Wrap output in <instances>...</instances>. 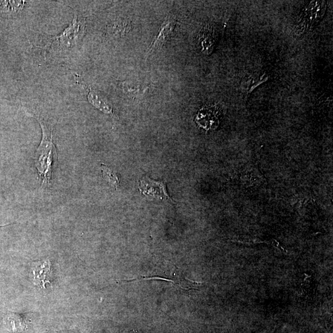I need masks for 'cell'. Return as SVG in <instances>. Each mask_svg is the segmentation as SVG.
I'll list each match as a JSON object with an SVG mask.
<instances>
[{"mask_svg": "<svg viewBox=\"0 0 333 333\" xmlns=\"http://www.w3.org/2000/svg\"><path fill=\"white\" fill-rule=\"evenodd\" d=\"M234 241L245 245H256L263 243L258 238H253L250 237H237Z\"/></svg>", "mask_w": 333, "mask_h": 333, "instance_id": "obj_13", "label": "cell"}, {"mask_svg": "<svg viewBox=\"0 0 333 333\" xmlns=\"http://www.w3.org/2000/svg\"><path fill=\"white\" fill-rule=\"evenodd\" d=\"M41 125L43 137L41 143L37 150L36 166L38 172L43 178V186L48 185L51 176L57 166V153L56 147L53 142L52 127L42 117H38Z\"/></svg>", "mask_w": 333, "mask_h": 333, "instance_id": "obj_1", "label": "cell"}, {"mask_svg": "<svg viewBox=\"0 0 333 333\" xmlns=\"http://www.w3.org/2000/svg\"><path fill=\"white\" fill-rule=\"evenodd\" d=\"M159 262H156L158 263L159 268L163 270V272L159 270L158 269L155 268L153 273L149 275V276H143L138 279H134L131 280H124L126 282H132V281L141 280L143 279L145 280H163L172 283L173 285L178 286V287L184 289V290H191V289H197L199 285H201V283L193 282V281L185 279L183 274L180 270H179L178 267L175 265H172V268L170 269V266L172 263L166 261L165 260V267L163 268L162 265L161 260Z\"/></svg>", "mask_w": 333, "mask_h": 333, "instance_id": "obj_3", "label": "cell"}, {"mask_svg": "<svg viewBox=\"0 0 333 333\" xmlns=\"http://www.w3.org/2000/svg\"><path fill=\"white\" fill-rule=\"evenodd\" d=\"M84 87L86 88V90H87L89 102L93 106L96 107L97 108L106 113V114H112V107L111 104L107 100L106 98L99 92L95 90V89L92 88L88 87L86 85Z\"/></svg>", "mask_w": 333, "mask_h": 333, "instance_id": "obj_8", "label": "cell"}, {"mask_svg": "<svg viewBox=\"0 0 333 333\" xmlns=\"http://www.w3.org/2000/svg\"><path fill=\"white\" fill-rule=\"evenodd\" d=\"M102 173L103 178L109 182L112 187L117 190L119 187V180H118L116 173L113 172L108 167L102 166Z\"/></svg>", "mask_w": 333, "mask_h": 333, "instance_id": "obj_12", "label": "cell"}, {"mask_svg": "<svg viewBox=\"0 0 333 333\" xmlns=\"http://www.w3.org/2000/svg\"><path fill=\"white\" fill-rule=\"evenodd\" d=\"M315 293V281L311 275L304 274L299 289L298 297L301 300L311 301L314 297Z\"/></svg>", "mask_w": 333, "mask_h": 333, "instance_id": "obj_10", "label": "cell"}, {"mask_svg": "<svg viewBox=\"0 0 333 333\" xmlns=\"http://www.w3.org/2000/svg\"><path fill=\"white\" fill-rule=\"evenodd\" d=\"M175 21L172 17H169L163 22L161 25L160 31L159 32L158 36L153 40L152 45L149 46L148 50L147 51L146 57L149 56L153 51L156 49L161 47L167 40L169 39L175 27Z\"/></svg>", "mask_w": 333, "mask_h": 333, "instance_id": "obj_5", "label": "cell"}, {"mask_svg": "<svg viewBox=\"0 0 333 333\" xmlns=\"http://www.w3.org/2000/svg\"><path fill=\"white\" fill-rule=\"evenodd\" d=\"M267 80L265 75L260 77H256L253 75L246 76L242 80L241 87L243 93L247 95L252 92L255 88L259 85L260 83L264 82Z\"/></svg>", "mask_w": 333, "mask_h": 333, "instance_id": "obj_11", "label": "cell"}, {"mask_svg": "<svg viewBox=\"0 0 333 333\" xmlns=\"http://www.w3.org/2000/svg\"><path fill=\"white\" fill-rule=\"evenodd\" d=\"M33 270L34 282H36V285H40L42 288H45L46 284L50 283L51 285L50 282L51 270L50 260H45V262L42 263L41 265H39V263H37L36 265H34Z\"/></svg>", "mask_w": 333, "mask_h": 333, "instance_id": "obj_7", "label": "cell"}, {"mask_svg": "<svg viewBox=\"0 0 333 333\" xmlns=\"http://www.w3.org/2000/svg\"><path fill=\"white\" fill-rule=\"evenodd\" d=\"M326 9L325 1L307 3L295 20L292 30L294 36L303 37L311 33L325 16Z\"/></svg>", "mask_w": 333, "mask_h": 333, "instance_id": "obj_2", "label": "cell"}, {"mask_svg": "<svg viewBox=\"0 0 333 333\" xmlns=\"http://www.w3.org/2000/svg\"><path fill=\"white\" fill-rule=\"evenodd\" d=\"M120 87L124 94L131 97H140L148 90L149 86L136 81L125 80L120 82Z\"/></svg>", "mask_w": 333, "mask_h": 333, "instance_id": "obj_9", "label": "cell"}, {"mask_svg": "<svg viewBox=\"0 0 333 333\" xmlns=\"http://www.w3.org/2000/svg\"><path fill=\"white\" fill-rule=\"evenodd\" d=\"M219 112L216 108H206L201 110L196 120L200 126L205 130L216 129L219 125Z\"/></svg>", "mask_w": 333, "mask_h": 333, "instance_id": "obj_6", "label": "cell"}, {"mask_svg": "<svg viewBox=\"0 0 333 333\" xmlns=\"http://www.w3.org/2000/svg\"><path fill=\"white\" fill-rule=\"evenodd\" d=\"M138 189L141 194L148 198L164 200L166 202H173V199L168 195L166 185L163 181L153 180L146 176L140 179Z\"/></svg>", "mask_w": 333, "mask_h": 333, "instance_id": "obj_4", "label": "cell"}]
</instances>
